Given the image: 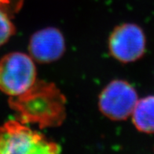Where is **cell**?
I'll return each instance as SVG.
<instances>
[{
	"label": "cell",
	"instance_id": "obj_4",
	"mask_svg": "<svg viewBox=\"0 0 154 154\" xmlns=\"http://www.w3.org/2000/svg\"><path fill=\"white\" fill-rule=\"evenodd\" d=\"M138 94L128 82L116 79L101 92L98 100L100 111L110 120H124L131 116Z\"/></svg>",
	"mask_w": 154,
	"mask_h": 154
},
{
	"label": "cell",
	"instance_id": "obj_1",
	"mask_svg": "<svg viewBox=\"0 0 154 154\" xmlns=\"http://www.w3.org/2000/svg\"><path fill=\"white\" fill-rule=\"evenodd\" d=\"M10 108L24 124L40 128L58 127L66 117V98L53 83L36 80L20 95L10 97Z\"/></svg>",
	"mask_w": 154,
	"mask_h": 154
},
{
	"label": "cell",
	"instance_id": "obj_9",
	"mask_svg": "<svg viewBox=\"0 0 154 154\" xmlns=\"http://www.w3.org/2000/svg\"><path fill=\"white\" fill-rule=\"evenodd\" d=\"M24 0H0V10L11 17L21 7Z\"/></svg>",
	"mask_w": 154,
	"mask_h": 154
},
{
	"label": "cell",
	"instance_id": "obj_8",
	"mask_svg": "<svg viewBox=\"0 0 154 154\" xmlns=\"http://www.w3.org/2000/svg\"><path fill=\"white\" fill-rule=\"evenodd\" d=\"M15 33V26L10 20V17L0 10V47L7 42Z\"/></svg>",
	"mask_w": 154,
	"mask_h": 154
},
{
	"label": "cell",
	"instance_id": "obj_2",
	"mask_svg": "<svg viewBox=\"0 0 154 154\" xmlns=\"http://www.w3.org/2000/svg\"><path fill=\"white\" fill-rule=\"evenodd\" d=\"M61 147L26 124L9 120L0 127V154H55Z\"/></svg>",
	"mask_w": 154,
	"mask_h": 154
},
{
	"label": "cell",
	"instance_id": "obj_3",
	"mask_svg": "<svg viewBox=\"0 0 154 154\" xmlns=\"http://www.w3.org/2000/svg\"><path fill=\"white\" fill-rule=\"evenodd\" d=\"M36 80V68L30 55L12 52L0 59V91L10 97L21 94Z\"/></svg>",
	"mask_w": 154,
	"mask_h": 154
},
{
	"label": "cell",
	"instance_id": "obj_6",
	"mask_svg": "<svg viewBox=\"0 0 154 154\" xmlns=\"http://www.w3.org/2000/svg\"><path fill=\"white\" fill-rule=\"evenodd\" d=\"M29 50L33 60L40 63L53 62L61 58L65 53V38L55 28L43 29L32 35Z\"/></svg>",
	"mask_w": 154,
	"mask_h": 154
},
{
	"label": "cell",
	"instance_id": "obj_5",
	"mask_svg": "<svg viewBox=\"0 0 154 154\" xmlns=\"http://www.w3.org/2000/svg\"><path fill=\"white\" fill-rule=\"evenodd\" d=\"M146 36L138 25L126 23L116 27L109 39V49L114 58L120 62H133L146 51Z\"/></svg>",
	"mask_w": 154,
	"mask_h": 154
},
{
	"label": "cell",
	"instance_id": "obj_7",
	"mask_svg": "<svg viewBox=\"0 0 154 154\" xmlns=\"http://www.w3.org/2000/svg\"><path fill=\"white\" fill-rule=\"evenodd\" d=\"M131 116L133 124L139 131L154 133V95L138 100Z\"/></svg>",
	"mask_w": 154,
	"mask_h": 154
}]
</instances>
